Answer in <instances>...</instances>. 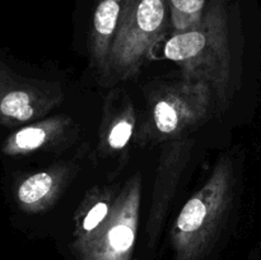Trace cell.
<instances>
[{"label": "cell", "mask_w": 261, "mask_h": 260, "mask_svg": "<svg viewBox=\"0 0 261 260\" xmlns=\"http://www.w3.org/2000/svg\"><path fill=\"white\" fill-rule=\"evenodd\" d=\"M122 0H97L89 35V54L93 65L103 78L110 51L116 33Z\"/></svg>", "instance_id": "30bf717a"}, {"label": "cell", "mask_w": 261, "mask_h": 260, "mask_svg": "<svg viewBox=\"0 0 261 260\" xmlns=\"http://www.w3.org/2000/svg\"><path fill=\"white\" fill-rule=\"evenodd\" d=\"M173 32H181L199 23L205 9V0H168Z\"/></svg>", "instance_id": "4fadbf2b"}, {"label": "cell", "mask_w": 261, "mask_h": 260, "mask_svg": "<svg viewBox=\"0 0 261 260\" xmlns=\"http://www.w3.org/2000/svg\"><path fill=\"white\" fill-rule=\"evenodd\" d=\"M142 181L135 175L117 193L109 217L73 250L79 260H130L139 224Z\"/></svg>", "instance_id": "5b68a950"}, {"label": "cell", "mask_w": 261, "mask_h": 260, "mask_svg": "<svg viewBox=\"0 0 261 260\" xmlns=\"http://www.w3.org/2000/svg\"><path fill=\"white\" fill-rule=\"evenodd\" d=\"M75 172L74 166L64 163L48 170L33 173L24 178L17 189L20 208L28 213H38L50 208Z\"/></svg>", "instance_id": "ba28073f"}, {"label": "cell", "mask_w": 261, "mask_h": 260, "mask_svg": "<svg viewBox=\"0 0 261 260\" xmlns=\"http://www.w3.org/2000/svg\"><path fill=\"white\" fill-rule=\"evenodd\" d=\"M163 55L177 64L181 79L208 84L219 114L226 111L232 83L228 0H211L199 23L166 41Z\"/></svg>", "instance_id": "6da1fadb"}, {"label": "cell", "mask_w": 261, "mask_h": 260, "mask_svg": "<svg viewBox=\"0 0 261 260\" xmlns=\"http://www.w3.org/2000/svg\"><path fill=\"white\" fill-rule=\"evenodd\" d=\"M135 122L134 105L124 94L117 110H105L103 125L99 129V152L105 154L124 152L135 130Z\"/></svg>", "instance_id": "8fae6325"}, {"label": "cell", "mask_w": 261, "mask_h": 260, "mask_svg": "<svg viewBox=\"0 0 261 260\" xmlns=\"http://www.w3.org/2000/svg\"><path fill=\"white\" fill-rule=\"evenodd\" d=\"M73 130V120L65 115L38 120L13 133L3 145V152L9 155L27 154L58 144Z\"/></svg>", "instance_id": "9c48e42d"}, {"label": "cell", "mask_w": 261, "mask_h": 260, "mask_svg": "<svg viewBox=\"0 0 261 260\" xmlns=\"http://www.w3.org/2000/svg\"><path fill=\"white\" fill-rule=\"evenodd\" d=\"M168 0H122L106 74L109 84L139 73L167 24Z\"/></svg>", "instance_id": "3957f363"}, {"label": "cell", "mask_w": 261, "mask_h": 260, "mask_svg": "<svg viewBox=\"0 0 261 260\" xmlns=\"http://www.w3.org/2000/svg\"><path fill=\"white\" fill-rule=\"evenodd\" d=\"M194 142L186 138L170 140L163 148L153 189L152 204L147 221L148 241L153 245L163 227L166 214L173 198L181 175L191 155Z\"/></svg>", "instance_id": "52a82bcc"}, {"label": "cell", "mask_w": 261, "mask_h": 260, "mask_svg": "<svg viewBox=\"0 0 261 260\" xmlns=\"http://www.w3.org/2000/svg\"><path fill=\"white\" fill-rule=\"evenodd\" d=\"M232 185L231 162L224 157L176 218L172 229L175 260H200L209 251L228 216Z\"/></svg>", "instance_id": "7a4b0ae2"}, {"label": "cell", "mask_w": 261, "mask_h": 260, "mask_svg": "<svg viewBox=\"0 0 261 260\" xmlns=\"http://www.w3.org/2000/svg\"><path fill=\"white\" fill-rule=\"evenodd\" d=\"M63 89L54 83L19 78L0 68V122L38 121L63 102Z\"/></svg>", "instance_id": "8992f818"}, {"label": "cell", "mask_w": 261, "mask_h": 260, "mask_svg": "<svg viewBox=\"0 0 261 260\" xmlns=\"http://www.w3.org/2000/svg\"><path fill=\"white\" fill-rule=\"evenodd\" d=\"M117 194L112 189L96 188L88 193L75 214L74 241H79L93 233L109 217Z\"/></svg>", "instance_id": "7c38bea8"}, {"label": "cell", "mask_w": 261, "mask_h": 260, "mask_svg": "<svg viewBox=\"0 0 261 260\" xmlns=\"http://www.w3.org/2000/svg\"><path fill=\"white\" fill-rule=\"evenodd\" d=\"M147 134L175 140L219 114L216 96L204 82L180 81L163 86L150 99Z\"/></svg>", "instance_id": "277c9868"}]
</instances>
